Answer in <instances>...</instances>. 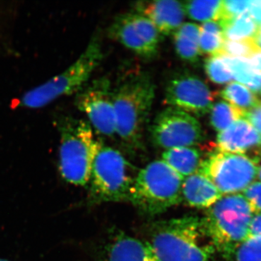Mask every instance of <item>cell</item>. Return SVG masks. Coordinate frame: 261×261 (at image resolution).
Here are the masks:
<instances>
[{"mask_svg": "<svg viewBox=\"0 0 261 261\" xmlns=\"http://www.w3.org/2000/svg\"><path fill=\"white\" fill-rule=\"evenodd\" d=\"M184 178L161 161H154L139 171L129 202L146 214H162L181 202Z\"/></svg>", "mask_w": 261, "mask_h": 261, "instance_id": "5", "label": "cell"}, {"mask_svg": "<svg viewBox=\"0 0 261 261\" xmlns=\"http://www.w3.org/2000/svg\"><path fill=\"white\" fill-rule=\"evenodd\" d=\"M75 104L87 115L91 125L98 133L108 137L116 135L112 89L108 79L103 77L88 85L86 84L77 94Z\"/></svg>", "mask_w": 261, "mask_h": 261, "instance_id": "11", "label": "cell"}, {"mask_svg": "<svg viewBox=\"0 0 261 261\" xmlns=\"http://www.w3.org/2000/svg\"><path fill=\"white\" fill-rule=\"evenodd\" d=\"M145 241L159 261H212L216 252L203 219L196 216L155 223Z\"/></svg>", "mask_w": 261, "mask_h": 261, "instance_id": "1", "label": "cell"}, {"mask_svg": "<svg viewBox=\"0 0 261 261\" xmlns=\"http://www.w3.org/2000/svg\"><path fill=\"white\" fill-rule=\"evenodd\" d=\"M154 84L143 71L121 77L112 89L116 135L130 148H140L154 99Z\"/></svg>", "mask_w": 261, "mask_h": 261, "instance_id": "2", "label": "cell"}, {"mask_svg": "<svg viewBox=\"0 0 261 261\" xmlns=\"http://www.w3.org/2000/svg\"><path fill=\"white\" fill-rule=\"evenodd\" d=\"M151 140L160 148L194 147L205 140L197 118L177 108L168 107L154 118L149 128Z\"/></svg>", "mask_w": 261, "mask_h": 261, "instance_id": "9", "label": "cell"}, {"mask_svg": "<svg viewBox=\"0 0 261 261\" xmlns=\"http://www.w3.org/2000/svg\"><path fill=\"white\" fill-rule=\"evenodd\" d=\"M249 237H261V214H253L250 224Z\"/></svg>", "mask_w": 261, "mask_h": 261, "instance_id": "31", "label": "cell"}, {"mask_svg": "<svg viewBox=\"0 0 261 261\" xmlns=\"http://www.w3.org/2000/svg\"><path fill=\"white\" fill-rule=\"evenodd\" d=\"M222 194L203 174L197 171L184 178L181 202L197 209H208L223 197Z\"/></svg>", "mask_w": 261, "mask_h": 261, "instance_id": "16", "label": "cell"}, {"mask_svg": "<svg viewBox=\"0 0 261 261\" xmlns=\"http://www.w3.org/2000/svg\"><path fill=\"white\" fill-rule=\"evenodd\" d=\"M136 9L154 24L161 35L174 34L186 15L184 3L173 0L141 2L136 5Z\"/></svg>", "mask_w": 261, "mask_h": 261, "instance_id": "14", "label": "cell"}, {"mask_svg": "<svg viewBox=\"0 0 261 261\" xmlns=\"http://www.w3.org/2000/svg\"><path fill=\"white\" fill-rule=\"evenodd\" d=\"M253 212L242 194L224 195L202 217L216 252L226 259L249 237Z\"/></svg>", "mask_w": 261, "mask_h": 261, "instance_id": "4", "label": "cell"}, {"mask_svg": "<svg viewBox=\"0 0 261 261\" xmlns=\"http://www.w3.org/2000/svg\"><path fill=\"white\" fill-rule=\"evenodd\" d=\"M215 94L200 78L185 73L168 82L164 102L192 116L202 117L210 112Z\"/></svg>", "mask_w": 261, "mask_h": 261, "instance_id": "12", "label": "cell"}, {"mask_svg": "<svg viewBox=\"0 0 261 261\" xmlns=\"http://www.w3.org/2000/svg\"><path fill=\"white\" fill-rule=\"evenodd\" d=\"M210 112L211 126L219 133L226 130L235 121L245 116L243 111L224 100L213 105Z\"/></svg>", "mask_w": 261, "mask_h": 261, "instance_id": "24", "label": "cell"}, {"mask_svg": "<svg viewBox=\"0 0 261 261\" xmlns=\"http://www.w3.org/2000/svg\"><path fill=\"white\" fill-rule=\"evenodd\" d=\"M136 176L133 166L119 151L102 145L92 166L89 200L92 203L129 202Z\"/></svg>", "mask_w": 261, "mask_h": 261, "instance_id": "7", "label": "cell"}, {"mask_svg": "<svg viewBox=\"0 0 261 261\" xmlns=\"http://www.w3.org/2000/svg\"><path fill=\"white\" fill-rule=\"evenodd\" d=\"M220 95L228 103L243 111L245 114L252 108L260 106V99L256 94L245 86L237 82L228 84L220 92Z\"/></svg>", "mask_w": 261, "mask_h": 261, "instance_id": "22", "label": "cell"}, {"mask_svg": "<svg viewBox=\"0 0 261 261\" xmlns=\"http://www.w3.org/2000/svg\"><path fill=\"white\" fill-rule=\"evenodd\" d=\"M257 49L256 44L252 40L232 41L225 39L219 56L233 58H248Z\"/></svg>", "mask_w": 261, "mask_h": 261, "instance_id": "26", "label": "cell"}, {"mask_svg": "<svg viewBox=\"0 0 261 261\" xmlns=\"http://www.w3.org/2000/svg\"><path fill=\"white\" fill-rule=\"evenodd\" d=\"M200 25L185 23L173 34L175 50L182 61L196 63L200 60Z\"/></svg>", "mask_w": 261, "mask_h": 261, "instance_id": "18", "label": "cell"}, {"mask_svg": "<svg viewBox=\"0 0 261 261\" xmlns=\"http://www.w3.org/2000/svg\"><path fill=\"white\" fill-rule=\"evenodd\" d=\"M260 159L246 154L215 151L204 159L199 172L223 195L243 192L257 177Z\"/></svg>", "mask_w": 261, "mask_h": 261, "instance_id": "8", "label": "cell"}, {"mask_svg": "<svg viewBox=\"0 0 261 261\" xmlns=\"http://www.w3.org/2000/svg\"><path fill=\"white\" fill-rule=\"evenodd\" d=\"M254 42L256 44L257 47L261 49V25L258 27L256 36H255V39H254Z\"/></svg>", "mask_w": 261, "mask_h": 261, "instance_id": "34", "label": "cell"}, {"mask_svg": "<svg viewBox=\"0 0 261 261\" xmlns=\"http://www.w3.org/2000/svg\"><path fill=\"white\" fill-rule=\"evenodd\" d=\"M219 23L224 29L225 39L228 40H252L255 39L258 29V25L247 12L227 21Z\"/></svg>", "mask_w": 261, "mask_h": 261, "instance_id": "20", "label": "cell"}, {"mask_svg": "<svg viewBox=\"0 0 261 261\" xmlns=\"http://www.w3.org/2000/svg\"><path fill=\"white\" fill-rule=\"evenodd\" d=\"M102 58L100 42L97 37L92 38L75 63L45 83L27 92L20 99V106L37 109L63 96L80 92L87 84Z\"/></svg>", "mask_w": 261, "mask_h": 261, "instance_id": "6", "label": "cell"}, {"mask_svg": "<svg viewBox=\"0 0 261 261\" xmlns=\"http://www.w3.org/2000/svg\"><path fill=\"white\" fill-rule=\"evenodd\" d=\"M185 14L199 22L219 21L222 10V1H188L184 3Z\"/></svg>", "mask_w": 261, "mask_h": 261, "instance_id": "23", "label": "cell"}, {"mask_svg": "<svg viewBox=\"0 0 261 261\" xmlns=\"http://www.w3.org/2000/svg\"><path fill=\"white\" fill-rule=\"evenodd\" d=\"M248 0H225L222 1V10L219 22L227 21L246 13L250 7Z\"/></svg>", "mask_w": 261, "mask_h": 261, "instance_id": "28", "label": "cell"}, {"mask_svg": "<svg viewBox=\"0 0 261 261\" xmlns=\"http://www.w3.org/2000/svg\"><path fill=\"white\" fill-rule=\"evenodd\" d=\"M244 118L261 135V108L260 106L252 108V110L245 113Z\"/></svg>", "mask_w": 261, "mask_h": 261, "instance_id": "30", "label": "cell"}, {"mask_svg": "<svg viewBox=\"0 0 261 261\" xmlns=\"http://www.w3.org/2000/svg\"><path fill=\"white\" fill-rule=\"evenodd\" d=\"M162 157L163 161L183 178L197 172L204 161L200 150L194 147L166 149Z\"/></svg>", "mask_w": 261, "mask_h": 261, "instance_id": "17", "label": "cell"}, {"mask_svg": "<svg viewBox=\"0 0 261 261\" xmlns=\"http://www.w3.org/2000/svg\"><path fill=\"white\" fill-rule=\"evenodd\" d=\"M233 257L234 261H261V237H248Z\"/></svg>", "mask_w": 261, "mask_h": 261, "instance_id": "27", "label": "cell"}, {"mask_svg": "<svg viewBox=\"0 0 261 261\" xmlns=\"http://www.w3.org/2000/svg\"><path fill=\"white\" fill-rule=\"evenodd\" d=\"M199 47L201 56H219L225 38L224 29L219 21L205 22L200 25Z\"/></svg>", "mask_w": 261, "mask_h": 261, "instance_id": "21", "label": "cell"}, {"mask_svg": "<svg viewBox=\"0 0 261 261\" xmlns=\"http://www.w3.org/2000/svg\"><path fill=\"white\" fill-rule=\"evenodd\" d=\"M247 61L255 70L261 72V49H257L253 53L247 58Z\"/></svg>", "mask_w": 261, "mask_h": 261, "instance_id": "33", "label": "cell"}, {"mask_svg": "<svg viewBox=\"0 0 261 261\" xmlns=\"http://www.w3.org/2000/svg\"><path fill=\"white\" fill-rule=\"evenodd\" d=\"M254 214H261V182L254 181L245 189L242 194Z\"/></svg>", "mask_w": 261, "mask_h": 261, "instance_id": "29", "label": "cell"}, {"mask_svg": "<svg viewBox=\"0 0 261 261\" xmlns=\"http://www.w3.org/2000/svg\"><path fill=\"white\" fill-rule=\"evenodd\" d=\"M205 70L211 82L215 84L229 83L233 79L229 68L221 56L207 58L205 61Z\"/></svg>", "mask_w": 261, "mask_h": 261, "instance_id": "25", "label": "cell"}, {"mask_svg": "<svg viewBox=\"0 0 261 261\" xmlns=\"http://www.w3.org/2000/svg\"><path fill=\"white\" fill-rule=\"evenodd\" d=\"M257 177L260 180L261 182V167L259 168L258 173H257Z\"/></svg>", "mask_w": 261, "mask_h": 261, "instance_id": "35", "label": "cell"}, {"mask_svg": "<svg viewBox=\"0 0 261 261\" xmlns=\"http://www.w3.org/2000/svg\"><path fill=\"white\" fill-rule=\"evenodd\" d=\"M109 35L137 56L147 59L157 56L162 40L154 24L137 12L116 17L110 27Z\"/></svg>", "mask_w": 261, "mask_h": 261, "instance_id": "10", "label": "cell"}, {"mask_svg": "<svg viewBox=\"0 0 261 261\" xmlns=\"http://www.w3.org/2000/svg\"><path fill=\"white\" fill-rule=\"evenodd\" d=\"M217 150L261 157V136L245 119L240 118L217 136ZM250 156V155H249Z\"/></svg>", "mask_w": 261, "mask_h": 261, "instance_id": "13", "label": "cell"}, {"mask_svg": "<svg viewBox=\"0 0 261 261\" xmlns=\"http://www.w3.org/2000/svg\"><path fill=\"white\" fill-rule=\"evenodd\" d=\"M260 108H261V100H260Z\"/></svg>", "mask_w": 261, "mask_h": 261, "instance_id": "37", "label": "cell"}, {"mask_svg": "<svg viewBox=\"0 0 261 261\" xmlns=\"http://www.w3.org/2000/svg\"><path fill=\"white\" fill-rule=\"evenodd\" d=\"M249 14L257 24H261V0L250 1Z\"/></svg>", "mask_w": 261, "mask_h": 261, "instance_id": "32", "label": "cell"}, {"mask_svg": "<svg viewBox=\"0 0 261 261\" xmlns=\"http://www.w3.org/2000/svg\"><path fill=\"white\" fill-rule=\"evenodd\" d=\"M103 261H159L146 241L126 233L113 237L103 250Z\"/></svg>", "mask_w": 261, "mask_h": 261, "instance_id": "15", "label": "cell"}, {"mask_svg": "<svg viewBox=\"0 0 261 261\" xmlns=\"http://www.w3.org/2000/svg\"><path fill=\"white\" fill-rule=\"evenodd\" d=\"M0 261H10V260H6V259H1V258H0Z\"/></svg>", "mask_w": 261, "mask_h": 261, "instance_id": "36", "label": "cell"}, {"mask_svg": "<svg viewBox=\"0 0 261 261\" xmlns=\"http://www.w3.org/2000/svg\"><path fill=\"white\" fill-rule=\"evenodd\" d=\"M58 124L61 176L71 185L85 186L90 181L94 159L102 144L94 137L91 125L83 120L63 117Z\"/></svg>", "mask_w": 261, "mask_h": 261, "instance_id": "3", "label": "cell"}, {"mask_svg": "<svg viewBox=\"0 0 261 261\" xmlns=\"http://www.w3.org/2000/svg\"><path fill=\"white\" fill-rule=\"evenodd\" d=\"M221 56L229 68L232 78L247 86L254 94L261 95V72L255 70L246 58Z\"/></svg>", "mask_w": 261, "mask_h": 261, "instance_id": "19", "label": "cell"}]
</instances>
